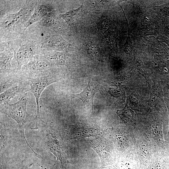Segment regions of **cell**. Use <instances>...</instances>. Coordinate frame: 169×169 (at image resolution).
Here are the masks:
<instances>
[{"instance_id": "obj_1", "label": "cell", "mask_w": 169, "mask_h": 169, "mask_svg": "<svg viewBox=\"0 0 169 169\" xmlns=\"http://www.w3.org/2000/svg\"><path fill=\"white\" fill-rule=\"evenodd\" d=\"M27 94L23 96L19 100L13 104L0 105V112L14 120L18 123L22 136L29 146L25 138L24 130L26 126L32 121L27 110Z\"/></svg>"}, {"instance_id": "obj_2", "label": "cell", "mask_w": 169, "mask_h": 169, "mask_svg": "<svg viewBox=\"0 0 169 169\" xmlns=\"http://www.w3.org/2000/svg\"><path fill=\"white\" fill-rule=\"evenodd\" d=\"M39 126L43 129L45 136L46 145L49 150L60 162L61 167L65 161V153L62 142L53 133L52 129L49 124L43 121L41 118L37 121Z\"/></svg>"}, {"instance_id": "obj_3", "label": "cell", "mask_w": 169, "mask_h": 169, "mask_svg": "<svg viewBox=\"0 0 169 169\" xmlns=\"http://www.w3.org/2000/svg\"><path fill=\"white\" fill-rule=\"evenodd\" d=\"M50 63L44 57H33L25 65L21 72L27 81L46 76L52 74Z\"/></svg>"}, {"instance_id": "obj_4", "label": "cell", "mask_w": 169, "mask_h": 169, "mask_svg": "<svg viewBox=\"0 0 169 169\" xmlns=\"http://www.w3.org/2000/svg\"><path fill=\"white\" fill-rule=\"evenodd\" d=\"M59 80L58 76L53 73L46 76L27 80L30 90L35 98L37 109V115H40L39 101L41 93L48 86Z\"/></svg>"}, {"instance_id": "obj_5", "label": "cell", "mask_w": 169, "mask_h": 169, "mask_svg": "<svg viewBox=\"0 0 169 169\" xmlns=\"http://www.w3.org/2000/svg\"><path fill=\"white\" fill-rule=\"evenodd\" d=\"M150 145L147 141L144 140L139 141L137 143L136 149L141 169H147L156 158L153 155V151Z\"/></svg>"}, {"instance_id": "obj_6", "label": "cell", "mask_w": 169, "mask_h": 169, "mask_svg": "<svg viewBox=\"0 0 169 169\" xmlns=\"http://www.w3.org/2000/svg\"><path fill=\"white\" fill-rule=\"evenodd\" d=\"M29 89L30 87L27 82L21 83L11 87L1 94L0 105L9 103L11 99L16 95L27 94Z\"/></svg>"}, {"instance_id": "obj_7", "label": "cell", "mask_w": 169, "mask_h": 169, "mask_svg": "<svg viewBox=\"0 0 169 169\" xmlns=\"http://www.w3.org/2000/svg\"><path fill=\"white\" fill-rule=\"evenodd\" d=\"M24 82H27L21 72L17 71L0 74V94L15 85Z\"/></svg>"}, {"instance_id": "obj_8", "label": "cell", "mask_w": 169, "mask_h": 169, "mask_svg": "<svg viewBox=\"0 0 169 169\" xmlns=\"http://www.w3.org/2000/svg\"><path fill=\"white\" fill-rule=\"evenodd\" d=\"M91 147L99 155L102 167L112 165L115 163V161L111 155L109 149L104 143L98 141H94L91 143Z\"/></svg>"}, {"instance_id": "obj_9", "label": "cell", "mask_w": 169, "mask_h": 169, "mask_svg": "<svg viewBox=\"0 0 169 169\" xmlns=\"http://www.w3.org/2000/svg\"><path fill=\"white\" fill-rule=\"evenodd\" d=\"M97 91L96 88L89 83L82 92L78 94L72 95V98H77L80 99L83 103L84 109H92L94 98Z\"/></svg>"}, {"instance_id": "obj_10", "label": "cell", "mask_w": 169, "mask_h": 169, "mask_svg": "<svg viewBox=\"0 0 169 169\" xmlns=\"http://www.w3.org/2000/svg\"><path fill=\"white\" fill-rule=\"evenodd\" d=\"M35 54L34 50L28 45H24L22 46L15 55L18 69H20L23 65L27 64L33 57Z\"/></svg>"}, {"instance_id": "obj_11", "label": "cell", "mask_w": 169, "mask_h": 169, "mask_svg": "<svg viewBox=\"0 0 169 169\" xmlns=\"http://www.w3.org/2000/svg\"><path fill=\"white\" fill-rule=\"evenodd\" d=\"M44 57L51 64L69 66L71 63L69 57L63 53L56 52L48 54Z\"/></svg>"}, {"instance_id": "obj_12", "label": "cell", "mask_w": 169, "mask_h": 169, "mask_svg": "<svg viewBox=\"0 0 169 169\" xmlns=\"http://www.w3.org/2000/svg\"><path fill=\"white\" fill-rule=\"evenodd\" d=\"M117 169H141L138 158L129 155L119 161L116 163Z\"/></svg>"}, {"instance_id": "obj_13", "label": "cell", "mask_w": 169, "mask_h": 169, "mask_svg": "<svg viewBox=\"0 0 169 169\" xmlns=\"http://www.w3.org/2000/svg\"><path fill=\"white\" fill-rule=\"evenodd\" d=\"M120 119L126 124L134 126L136 124V116L135 112L130 109L128 103L122 110L116 112Z\"/></svg>"}, {"instance_id": "obj_14", "label": "cell", "mask_w": 169, "mask_h": 169, "mask_svg": "<svg viewBox=\"0 0 169 169\" xmlns=\"http://www.w3.org/2000/svg\"><path fill=\"white\" fill-rule=\"evenodd\" d=\"M151 132L153 139L159 147L164 148L165 141L163 137L161 124L159 122L153 124L151 126Z\"/></svg>"}, {"instance_id": "obj_15", "label": "cell", "mask_w": 169, "mask_h": 169, "mask_svg": "<svg viewBox=\"0 0 169 169\" xmlns=\"http://www.w3.org/2000/svg\"><path fill=\"white\" fill-rule=\"evenodd\" d=\"M12 58V54L10 52H4L1 54L0 74L15 72L12 69L11 62Z\"/></svg>"}, {"instance_id": "obj_16", "label": "cell", "mask_w": 169, "mask_h": 169, "mask_svg": "<svg viewBox=\"0 0 169 169\" xmlns=\"http://www.w3.org/2000/svg\"><path fill=\"white\" fill-rule=\"evenodd\" d=\"M50 11L49 7L44 5H41L37 7L27 22L25 29L33 23L49 14Z\"/></svg>"}, {"instance_id": "obj_17", "label": "cell", "mask_w": 169, "mask_h": 169, "mask_svg": "<svg viewBox=\"0 0 169 169\" xmlns=\"http://www.w3.org/2000/svg\"><path fill=\"white\" fill-rule=\"evenodd\" d=\"M81 6L76 9H73L64 14H62L61 16L68 24H71L79 17Z\"/></svg>"}, {"instance_id": "obj_18", "label": "cell", "mask_w": 169, "mask_h": 169, "mask_svg": "<svg viewBox=\"0 0 169 169\" xmlns=\"http://www.w3.org/2000/svg\"><path fill=\"white\" fill-rule=\"evenodd\" d=\"M22 10H21L16 13L10 14L5 19L4 25L6 27H8L13 25L21 17Z\"/></svg>"}, {"instance_id": "obj_19", "label": "cell", "mask_w": 169, "mask_h": 169, "mask_svg": "<svg viewBox=\"0 0 169 169\" xmlns=\"http://www.w3.org/2000/svg\"><path fill=\"white\" fill-rule=\"evenodd\" d=\"M147 169H169L163 160L160 158H155Z\"/></svg>"}, {"instance_id": "obj_20", "label": "cell", "mask_w": 169, "mask_h": 169, "mask_svg": "<svg viewBox=\"0 0 169 169\" xmlns=\"http://www.w3.org/2000/svg\"><path fill=\"white\" fill-rule=\"evenodd\" d=\"M86 49L88 53L96 57L100 56V54L99 48L95 44L89 43L86 44Z\"/></svg>"}, {"instance_id": "obj_21", "label": "cell", "mask_w": 169, "mask_h": 169, "mask_svg": "<svg viewBox=\"0 0 169 169\" xmlns=\"http://www.w3.org/2000/svg\"><path fill=\"white\" fill-rule=\"evenodd\" d=\"M102 169H117L115 166L112 165L107 166L106 167H103Z\"/></svg>"}, {"instance_id": "obj_22", "label": "cell", "mask_w": 169, "mask_h": 169, "mask_svg": "<svg viewBox=\"0 0 169 169\" xmlns=\"http://www.w3.org/2000/svg\"><path fill=\"white\" fill-rule=\"evenodd\" d=\"M166 104L167 108L168 110L169 116V101H167L166 102ZM167 136L169 137V129H168V133H167Z\"/></svg>"}, {"instance_id": "obj_23", "label": "cell", "mask_w": 169, "mask_h": 169, "mask_svg": "<svg viewBox=\"0 0 169 169\" xmlns=\"http://www.w3.org/2000/svg\"></svg>"}]
</instances>
